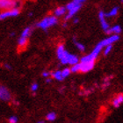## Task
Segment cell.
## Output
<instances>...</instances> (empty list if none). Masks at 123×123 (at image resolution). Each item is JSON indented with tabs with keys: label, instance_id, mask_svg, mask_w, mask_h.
Returning <instances> with one entry per match:
<instances>
[{
	"label": "cell",
	"instance_id": "6da1fadb",
	"mask_svg": "<svg viewBox=\"0 0 123 123\" xmlns=\"http://www.w3.org/2000/svg\"><path fill=\"white\" fill-rule=\"evenodd\" d=\"M58 23V19H57L56 16H48L46 18H44L42 20H41L39 23H37V27L46 30V29L51 27Z\"/></svg>",
	"mask_w": 123,
	"mask_h": 123
},
{
	"label": "cell",
	"instance_id": "7a4b0ae2",
	"mask_svg": "<svg viewBox=\"0 0 123 123\" xmlns=\"http://www.w3.org/2000/svg\"><path fill=\"white\" fill-rule=\"evenodd\" d=\"M61 61L62 64H69V65H74V64L79 62V58L77 55H72L69 54V52L65 51V54H64V56L62 57V59L60 60Z\"/></svg>",
	"mask_w": 123,
	"mask_h": 123
},
{
	"label": "cell",
	"instance_id": "3957f363",
	"mask_svg": "<svg viewBox=\"0 0 123 123\" xmlns=\"http://www.w3.org/2000/svg\"><path fill=\"white\" fill-rule=\"evenodd\" d=\"M18 2V0H0V9L9 10L18 7V5L19 4Z\"/></svg>",
	"mask_w": 123,
	"mask_h": 123
},
{
	"label": "cell",
	"instance_id": "277c9868",
	"mask_svg": "<svg viewBox=\"0 0 123 123\" xmlns=\"http://www.w3.org/2000/svg\"><path fill=\"white\" fill-rule=\"evenodd\" d=\"M19 14V9L18 7L12 8V9H9V10H5L0 13V20L5 19L9 17H16Z\"/></svg>",
	"mask_w": 123,
	"mask_h": 123
},
{
	"label": "cell",
	"instance_id": "5b68a950",
	"mask_svg": "<svg viewBox=\"0 0 123 123\" xmlns=\"http://www.w3.org/2000/svg\"><path fill=\"white\" fill-rule=\"evenodd\" d=\"M120 40V35L119 34H116V33H113L112 35H110L109 37H107L106 39L103 40L99 42L103 47H105L107 45H110V44H113L116 41H118Z\"/></svg>",
	"mask_w": 123,
	"mask_h": 123
},
{
	"label": "cell",
	"instance_id": "8992f818",
	"mask_svg": "<svg viewBox=\"0 0 123 123\" xmlns=\"http://www.w3.org/2000/svg\"><path fill=\"white\" fill-rule=\"evenodd\" d=\"M0 99L3 101H9L12 99L10 91L4 85H0Z\"/></svg>",
	"mask_w": 123,
	"mask_h": 123
},
{
	"label": "cell",
	"instance_id": "52a82bcc",
	"mask_svg": "<svg viewBox=\"0 0 123 123\" xmlns=\"http://www.w3.org/2000/svg\"><path fill=\"white\" fill-rule=\"evenodd\" d=\"M105 14L104 12L102 11H100L99 12H98V18H99V22H100V25H101V27L102 29L104 30L105 33H106L108 31V29L110 28V26H109V23H108L106 19H105Z\"/></svg>",
	"mask_w": 123,
	"mask_h": 123
},
{
	"label": "cell",
	"instance_id": "ba28073f",
	"mask_svg": "<svg viewBox=\"0 0 123 123\" xmlns=\"http://www.w3.org/2000/svg\"><path fill=\"white\" fill-rule=\"evenodd\" d=\"M81 63V72L86 73L91 71L95 66V62H80Z\"/></svg>",
	"mask_w": 123,
	"mask_h": 123
},
{
	"label": "cell",
	"instance_id": "9c48e42d",
	"mask_svg": "<svg viewBox=\"0 0 123 123\" xmlns=\"http://www.w3.org/2000/svg\"><path fill=\"white\" fill-rule=\"evenodd\" d=\"M81 7H82V5H77L76 7L73 8V9H71V10L68 11L69 12H68V14H67V15L65 16V18H65V20H69V18H71L76 13L78 12V11L81 9Z\"/></svg>",
	"mask_w": 123,
	"mask_h": 123
},
{
	"label": "cell",
	"instance_id": "30bf717a",
	"mask_svg": "<svg viewBox=\"0 0 123 123\" xmlns=\"http://www.w3.org/2000/svg\"><path fill=\"white\" fill-rule=\"evenodd\" d=\"M122 103H123V94H122V93H121V94H118L113 99V105L115 108L119 107V106H120Z\"/></svg>",
	"mask_w": 123,
	"mask_h": 123
},
{
	"label": "cell",
	"instance_id": "8fae6325",
	"mask_svg": "<svg viewBox=\"0 0 123 123\" xmlns=\"http://www.w3.org/2000/svg\"><path fill=\"white\" fill-rule=\"evenodd\" d=\"M121 27L119 25H116V26H113V27H110V28L108 29V31L106 32V34H112V33H116V34H120L121 33Z\"/></svg>",
	"mask_w": 123,
	"mask_h": 123
},
{
	"label": "cell",
	"instance_id": "7c38bea8",
	"mask_svg": "<svg viewBox=\"0 0 123 123\" xmlns=\"http://www.w3.org/2000/svg\"><path fill=\"white\" fill-rule=\"evenodd\" d=\"M27 43H28V38H26V37H22V36H21L18 41V49H25V48L27 46Z\"/></svg>",
	"mask_w": 123,
	"mask_h": 123
},
{
	"label": "cell",
	"instance_id": "4fadbf2b",
	"mask_svg": "<svg viewBox=\"0 0 123 123\" xmlns=\"http://www.w3.org/2000/svg\"><path fill=\"white\" fill-rule=\"evenodd\" d=\"M65 48L62 44H60L59 46L57 47V49H56V55H57V57H58V59L61 60L62 59V57L64 56V54H65Z\"/></svg>",
	"mask_w": 123,
	"mask_h": 123
},
{
	"label": "cell",
	"instance_id": "5bb4252c",
	"mask_svg": "<svg viewBox=\"0 0 123 123\" xmlns=\"http://www.w3.org/2000/svg\"><path fill=\"white\" fill-rule=\"evenodd\" d=\"M66 6L64 7V6H60V7L56 8L54 12V14L55 16H56V17H61V16L64 15L65 13H66Z\"/></svg>",
	"mask_w": 123,
	"mask_h": 123
},
{
	"label": "cell",
	"instance_id": "9a60e30c",
	"mask_svg": "<svg viewBox=\"0 0 123 123\" xmlns=\"http://www.w3.org/2000/svg\"><path fill=\"white\" fill-rule=\"evenodd\" d=\"M51 76L54 77L55 79L58 80V81H62L64 79L62 75V70H55V71L52 72Z\"/></svg>",
	"mask_w": 123,
	"mask_h": 123
},
{
	"label": "cell",
	"instance_id": "2e32d148",
	"mask_svg": "<svg viewBox=\"0 0 123 123\" xmlns=\"http://www.w3.org/2000/svg\"><path fill=\"white\" fill-rule=\"evenodd\" d=\"M102 48H103V46L101 45L100 43H98L97 45V46L95 47L94 48V49L92 50V54L94 55L96 58H98V55L100 54V52H101V50H102Z\"/></svg>",
	"mask_w": 123,
	"mask_h": 123
},
{
	"label": "cell",
	"instance_id": "e0dca14e",
	"mask_svg": "<svg viewBox=\"0 0 123 123\" xmlns=\"http://www.w3.org/2000/svg\"><path fill=\"white\" fill-rule=\"evenodd\" d=\"M119 12V7L115 6V7H113L110 12H108L105 13V17H115Z\"/></svg>",
	"mask_w": 123,
	"mask_h": 123
},
{
	"label": "cell",
	"instance_id": "ac0fdd59",
	"mask_svg": "<svg viewBox=\"0 0 123 123\" xmlns=\"http://www.w3.org/2000/svg\"><path fill=\"white\" fill-rule=\"evenodd\" d=\"M70 70H71V73H77V72L81 71V63L77 62V63L72 65L71 68H70Z\"/></svg>",
	"mask_w": 123,
	"mask_h": 123
},
{
	"label": "cell",
	"instance_id": "d6986e66",
	"mask_svg": "<svg viewBox=\"0 0 123 123\" xmlns=\"http://www.w3.org/2000/svg\"><path fill=\"white\" fill-rule=\"evenodd\" d=\"M81 5V4H77V3H76L74 0H73L72 2H69V4H67V5H66L67 11L71 10V9H73V8L76 7V6H77V5Z\"/></svg>",
	"mask_w": 123,
	"mask_h": 123
},
{
	"label": "cell",
	"instance_id": "ffe728a7",
	"mask_svg": "<svg viewBox=\"0 0 123 123\" xmlns=\"http://www.w3.org/2000/svg\"><path fill=\"white\" fill-rule=\"evenodd\" d=\"M46 119L49 121H54L56 119V114H55V113H49L47 114Z\"/></svg>",
	"mask_w": 123,
	"mask_h": 123
},
{
	"label": "cell",
	"instance_id": "44dd1931",
	"mask_svg": "<svg viewBox=\"0 0 123 123\" xmlns=\"http://www.w3.org/2000/svg\"><path fill=\"white\" fill-rule=\"evenodd\" d=\"M74 42H75V45H76V47L77 48V49L79 50V51L81 52H85V46L84 45V44L80 43V42H77V41H76L74 40Z\"/></svg>",
	"mask_w": 123,
	"mask_h": 123
},
{
	"label": "cell",
	"instance_id": "7402d4cb",
	"mask_svg": "<svg viewBox=\"0 0 123 123\" xmlns=\"http://www.w3.org/2000/svg\"><path fill=\"white\" fill-rule=\"evenodd\" d=\"M31 34V27H26L23 30L22 33H21V36L22 37H26V38H28Z\"/></svg>",
	"mask_w": 123,
	"mask_h": 123
},
{
	"label": "cell",
	"instance_id": "603a6c76",
	"mask_svg": "<svg viewBox=\"0 0 123 123\" xmlns=\"http://www.w3.org/2000/svg\"><path fill=\"white\" fill-rule=\"evenodd\" d=\"M70 73H71V70H70V69H69V68H65V69H63L62 70V75L63 78L69 77Z\"/></svg>",
	"mask_w": 123,
	"mask_h": 123
},
{
	"label": "cell",
	"instance_id": "cb8c5ba5",
	"mask_svg": "<svg viewBox=\"0 0 123 123\" xmlns=\"http://www.w3.org/2000/svg\"><path fill=\"white\" fill-rule=\"evenodd\" d=\"M112 49H113V46H112V44L105 46V50H104V55H107L112 51Z\"/></svg>",
	"mask_w": 123,
	"mask_h": 123
},
{
	"label": "cell",
	"instance_id": "d4e9b609",
	"mask_svg": "<svg viewBox=\"0 0 123 123\" xmlns=\"http://www.w3.org/2000/svg\"><path fill=\"white\" fill-rule=\"evenodd\" d=\"M37 90H38V84L33 83V85H31V91H32L33 92H35Z\"/></svg>",
	"mask_w": 123,
	"mask_h": 123
},
{
	"label": "cell",
	"instance_id": "484cf974",
	"mask_svg": "<svg viewBox=\"0 0 123 123\" xmlns=\"http://www.w3.org/2000/svg\"><path fill=\"white\" fill-rule=\"evenodd\" d=\"M9 122L10 123H17L18 122V118L16 116H12L9 119Z\"/></svg>",
	"mask_w": 123,
	"mask_h": 123
},
{
	"label": "cell",
	"instance_id": "4316f807",
	"mask_svg": "<svg viewBox=\"0 0 123 123\" xmlns=\"http://www.w3.org/2000/svg\"><path fill=\"white\" fill-rule=\"evenodd\" d=\"M49 76H51V73H49V72H48V71H44L43 73H42V77H49Z\"/></svg>",
	"mask_w": 123,
	"mask_h": 123
},
{
	"label": "cell",
	"instance_id": "83f0119b",
	"mask_svg": "<svg viewBox=\"0 0 123 123\" xmlns=\"http://www.w3.org/2000/svg\"><path fill=\"white\" fill-rule=\"evenodd\" d=\"M74 1L76 3H77V4H81V5H83L86 0H74Z\"/></svg>",
	"mask_w": 123,
	"mask_h": 123
},
{
	"label": "cell",
	"instance_id": "f1b7e54d",
	"mask_svg": "<svg viewBox=\"0 0 123 123\" xmlns=\"http://www.w3.org/2000/svg\"><path fill=\"white\" fill-rule=\"evenodd\" d=\"M4 66H5V68H6L7 69H12L10 65H9V64H7V63H5V65H4Z\"/></svg>",
	"mask_w": 123,
	"mask_h": 123
},
{
	"label": "cell",
	"instance_id": "f546056e",
	"mask_svg": "<svg viewBox=\"0 0 123 123\" xmlns=\"http://www.w3.org/2000/svg\"><path fill=\"white\" fill-rule=\"evenodd\" d=\"M78 22H79V18H74V20H73V23L77 24V23H78Z\"/></svg>",
	"mask_w": 123,
	"mask_h": 123
},
{
	"label": "cell",
	"instance_id": "4dcf8cb0",
	"mask_svg": "<svg viewBox=\"0 0 123 123\" xmlns=\"http://www.w3.org/2000/svg\"><path fill=\"white\" fill-rule=\"evenodd\" d=\"M46 83H48V84L51 83V79H50V78H48V79H46Z\"/></svg>",
	"mask_w": 123,
	"mask_h": 123
},
{
	"label": "cell",
	"instance_id": "1f68e13d",
	"mask_svg": "<svg viewBox=\"0 0 123 123\" xmlns=\"http://www.w3.org/2000/svg\"><path fill=\"white\" fill-rule=\"evenodd\" d=\"M62 26H63V27H66V26H67V23H64L63 25H62Z\"/></svg>",
	"mask_w": 123,
	"mask_h": 123
},
{
	"label": "cell",
	"instance_id": "d6a6232c",
	"mask_svg": "<svg viewBox=\"0 0 123 123\" xmlns=\"http://www.w3.org/2000/svg\"><path fill=\"white\" fill-rule=\"evenodd\" d=\"M39 123H44L45 121H38Z\"/></svg>",
	"mask_w": 123,
	"mask_h": 123
},
{
	"label": "cell",
	"instance_id": "836d02e7",
	"mask_svg": "<svg viewBox=\"0 0 123 123\" xmlns=\"http://www.w3.org/2000/svg\"><path fill=\"white\" fill-rule=\"evenodd\" d=\"M14 34H15V33H11V36H13V35H14Z\"/></svg>",
	"mask_w": 123,
	"mask_h": 123
},
{
	"label": "cell",
	"instance_id": "e575fe53",
	"mask_svg": "<svg viewBox=\"0 0 123 123\" xmlns=\"http://www.w3.org/2000/svg\"><path fill=\"white\" fill-rule=\"evenodd\" d=\"M121 2H122V3H123V0H121Z\"/></svg>",
	"mask_w": 123,
	"mask_h": 123
}]
</instances>
